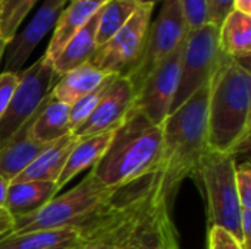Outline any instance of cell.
Instances as JSON below:
<instances>
[{"label": "cell", "mask_w": 251, "mask_h": 249, "mask_svg": "<svg viewBox=\"0 0 251 249\" xmlns=\"http://www.w3.org/2000/svg\"><path fill=\"white\" fill-rule=\"evenodd\" d=\"M207 106L209 85H204L163 122L156 179L160 192L171 204L181 183L196 173L207 150Z\"/></svg>", "instance_id": "obj_1"}, {"label": "cell", "mask_w": 251, "mask_h": 249, "mask_svg": "<svg viewBox=\"0 0 251 249\" xmlns=\"http://www.w3.org/2000/svg\"><path fill=\"white\" fill-rule=\"evenodd\" d=\"M251 73L249 66L228 56L209 84L207 148L232 154L250 144Z\"/></svg>", "instance_id": "obj_2"}, {"label": "cell", "mask_w": 251, "mask_h": 249, "mask_svg": "<svg viewBox=\"0 0 251 249\" xmlns=\"http://www.w3.org/2000/svg\"><path fill=\"white\" fill-rule=\"evenodd\" d=\"M163 123H151L140 110L131 109L125 122L91 172L109 188L121 189L156 173L162 154Z\"/></svg>", "instance_id": "obj_3"}, {"label": "cell", "mask_w": 251, "mask_h": 249, "mask_svg": "<svg viewBox=\"0 0 251 249\" xmlns=\"http://www.w3.org/2000/svg\"><path fill=\"white\" fill-rule=\"evenodd\" d=\"M156 185V173L118 191L113 200L82 226V239L72 249H125L146 213Z\"/></svg>", "instance_id": "obj_4"}, {"label": "cell", "mask_w": 251, "mask_h": 249, "mask_svg": "<svg viewBox=\"0 0 251 249\" xmlns=\"http://www.w3.org/2000/svg\"><path fill=\"white\" fill-rule=\"evenodd\" d=\"M118 191L106 186L90 170L78 185L56 195L38 211L15 217L12 233L82 227L113 200Z\"/></svg>", "instance_id": "obj_5"}, {"label": "cell", "mask_w": 251, "mask_h": 249, "mask_svg": "<svg viewBox=\"0 0 251 249\" xmlns=\"http://www.w3.org/2000/svg\"><path fill=\"white\" fill-rule=\"evenodd\" d=\"M235 156L206 150L197 175L207 198L209 227L221 226L241 241V205L235 186Z\"/></svg>", "instance_id": "obj_6"}, {"label": "cell", "mask_w": 251, "mask_h": 249, "mask_svg": "<svg viewBox=\"0 0 251 249\" xmlns=\"http://www.w3.org/2000/svg\"><path fill=\"white\" fill-rule=\"evenodd\" d=\"M219 45V28L206 23L204 26L188 32L179 68V81L171 113L184 104L194 92L209 85L213 75L225 60Z\"/></svg>", "instance_id": "obj_7"}, {"label": "cell", "mask_w": 251, "mask_h": 249, "mask_svg": "<svg viewBox=\"0 0 251 249\" xmlns=\"http://www.w3.org/2000/svg\"><path fill=\"white\" fill-rule=\"evenodd\" d=\"M188 35L179 0H163L157 18L151 21L144 51L135 66L125 75L137 94L149 73L171 54Z\"/></svg>", "instance_id": "obj_8"}, {"label": "cell", "mask_w": 251, "mask_h": 249, "mask_svg": "<svg viewBox=\"0 0 251 249\" xmlns=\"http://www.w3.org/2000/svg\"><path fill=\"white\" fill-rule=\"evenodd\" d=\"M18 73L19 84L7 110L0 119V148L38 112L44 98L59 79L51 62L44 56Z\"/></svg>", "instance_id": "obj_9"}, {"label": "cell", "mask_w": 251, "mask_h": 249, "mask_svg": "<svg viewBox=\"0 0 251 249\" xmlns=\"http://www.w3.org/2000/svg\"><path fill=\"white\" fill-rule=\"evenodd\" d=\"M153 12V4H141L109 41L96 48L90 63L104 73L125 76L144 51Z\"/></svg>", "instance_id": "obj_10"}, {"label": "cell", "mask_w": 251, "mask_h": 249, "mask_svg": "<svg viewBox=\"0 0 251 249\" xmlns=\"http://www.w3.org/2000/svg\"><path fill=\"white\" fill-rule=\"evenodd\" d=\"M184 43L179 44L149 73L135 94L134 107L154 125H162L171 113L179 81Z\"/></svg>", "instance_id": "obj_11"}, {"label": "cell", "mask_w": 251, "mask_h": 249, "mask_svg": "<svg viewBox=\"0 0 251 249\" xmlns=\"http://www.w3.org/2000/svg\"><path fill=\"white\" fill-rule=\"evenodd\" d=\"M68 0H44L31 21L18 31L7 43L4 50V72L18 73L22 66L40 45L44 37L54 28L56 21L66 6Z\"/></svg>", "instance_id": "obj_12"}, {"label": "cell", "mask_w": 251, "mask_h": 249, "mask_svg": "<svg viewBox=\"0 0 251 249\" xmlns=\"http://www.w3.org/2000/svg\"><path fill=\"white\" fill-rule=\"evenodd\" d=\"M135 91L126 76L116 75L97 104L93 114L72 134L76 138H85L103 132L116 131L134 107Z\"/></svg>", "instance_id": "obj_13"}, {"label": "cell", "mask_w": 251, "mask_h": 249, "mask_svg": "<svg viewBox=\"0 0 251 249\" xmlns=\"http://www.w3.org/2000/svg\"><path fill=\"white\" fill-rule=\"evenodd\" d=\"M125 249H179L171 217V203L160 192L157 179L150 204Z\"/></svg>", "instance_id": "obj_14"}, {"label": "cell", "mask_w": 251, "mask_h": 249, "mask_svg": "<svg viewBox=\"0 0 251 249\" xmlns=\"http://www.w3.org/2000/svg\"><path fill=\"white\" fill-rule=\"evenodd\" d=\"M35 114L0 148V176L10 182L50 145L35 139L31 134V123Z\"/></svg>", "instance_id": "obj_15"}, {"label": "cell", "mask_w": 251, "mask_h": 249, "mask_svg": "<svg viewBox=\"0 0 251 249\" xmlns=\"http://www.w3.org/2000/svg\"><path fill=\"white\" fill-rule=\"evenodd\" d=\"M106 3L100 1H87V0H75L71 1L63 10L60 12L56 25L53 28V35L50 38V43L46 48V53L43 54L49 62L53 63V60L60 54L66 43L90 21L91 16H94Z\"/></svg>", "instance_id": "obj_16"}, {"label": "cell", "mask_w": 251, "mask_h": 249, "mask_svg": "<svg viewBox=\"0 0 251 249\" xmlns=\"http://www.w3.org/2000/svg\"><path fill=\"white\" fill-rule=\"evenodd\" d=\"M78 138L71 132L66 136L51 142L16 179L12 182H56L65 167V163L74 150Z\"/></svg>", "instance_id": "obj_17"}, {"label": "cell", "mask_w": 251, "mask_h": 249, "mask_svg": "<svg viewBox=\"0 0 251 249\" xmlns=\"http://www.w3.org/2000/svg\"><path fill=\"white\" fill-rule=\"evenodd\" d=\"M113 135H115V131L103 132V134H97V135H91L85 138H78V142L71 151L65 163V167L59 179L56 181L57 188L62 189L68 182H71L84 170L87 169L91 170L104 156L106 150L109 148L113 139Z\"/></svg>", "instance_id": "obj_18"}, {"label": "cell", "mask_w": 251, "mask_h": 249, "mask_svg": "<svg viewBox=\"0 0 251 249\" xmlns=\"http://www.w3.org/2000/svg\"><path fill=\"white\" fill-rule=\"evenodd\" d=\"M110 76V73H104L103 70L87 62L59 76L50 91V95L60 103L72 106L79 98L99 88Z\"/></svg>", "instance_id": "obj_19"}, {"label": "cell", "mask_w": 251, "mask_h": 249, "mask_svg": "<svg viewBox=\"0 0 251 249\" xmlns=\"http://www.w3.org/2000/svg\"><path fill=\"white\" fill-rule=\"evenodd\" d=\"M60 189L56 182H10L4 208L15 217L32 214L53 200Z\"/></svg>", "instance_id": "obj_20"}, {"label": "cell", "mask_w": 251, "mask_h": 249, "mask_svg": "<svg viewBox=\"0 0 251 249\" xmlns=\"http://www.w3.org/2000/svg\"><path fill=\"white\" fill-rule=\"evenodd\" d=\"M82 239V227L38 230L28 233H4L0 249H71Z\"/></svg>", "instance_id": "obj_21"}, {"label": "cell", "mask_w": 251, "mask_h": 249, "mask_svg": "<svg viewBox=\"0 0 251 249\" xmlns=\"http://www.w3.org/2000/svg\"><path fill=\"white\" fill-rule=\"evenodd\" d=\"M101 9L90 18V21L66 43L60 54L53 60V69L57 76H62L63 73L90 62L93 53L97 48L96 34L99 26Z\"/></svg>", "instance_id": "obj_22"}, {"label": "cell", "mask_w": 251, "mask_h": 249, "mask_svg": "<svg viewBox=\"0 0 251 249\" xmlns=\"http://www.w3.org/2000/svg\"><path fill=\"white\" fill-rule=\"evenodd\" d=\"M71 106L54 100L50 92L40 106L35 117L31 123V134L35 139L51 144L68 134H71V120H69Z\"/></svg>", "instance_id": "obj_23"}, {"label": "cell", "mask_w": 251, "mask_h": 249, "mask_svg": "<svg viewBox=\"0 0 251 249\" xmlns=\"http://www.w3.org/2000/svg\"><path fill=\"white\" fill-rule=\"evenodd\" d=\"M219 45L225 56L240 63L251 54V16L232 10L219 26ZM244 65V63H243Z\"/></svg>", "instance_id": "obj_24"}, {"label": "cell", "mask_w": 251, "mask_h": 249, "mask_svg": "<svg viewBox=\"0 0 251 249\" xmlns=\"http://www.w3.org/2000/svg\"><path fill=\"white\" fill-rule=\"evenodd\" d=\"M141 4L132 0H109L100 12L96 41L97 47L109 41L137 12Z\"/></svg>", "instance_id": "obj_25"}, {"label": "cell", "mask_w": 251, "mask_h": 249, "mask_svg": "<svg viewBox=\"0 0 251 249\" xmlns=\"http://www.w3.org/2000/svg\"><path fill=\"white\" fill-rule=\"evenodd\" d=\"M40 0H0V38L9 43Z\"/></svg>", "instance_id": "obj_26"}, {"label": "cell", "mask_w": 251, "mask_h": 249, "mask_svg": "<svg viewBox=\"0 0 251 249\" xmlns=\"http://www.w3.org/2000/svg\"><path fill=\"white\" fill-rule=\"evenodd\" d=\"M116 75H112L109 79H106L99 88H96L93 92L87 94L85 97L79 98L76 103H74L71 106V112H69V120H71V131H76L82 123H85V120L93 114V112L96 110L97 104L100 103L101 97L104 95L106 90L109 88L110 82L113 81Z\"/></svg>", "instance_id": "obj_27"}, {"label": "cell", "mask_w": 251, "mask_h": 249, "mask_svg": "<svg viewBox=\"0 0 251 249\" xmlns=\"http://www.w3.org/2000/svg\"><path fill=\"white\" fill-rule=\"evenodd\" d=\"M188 32L209 23L207 0H179Z\"/></svg>", "instance_id": "obj_28"}, {"label": "cell", "mask_w": 251, "mask_h": 249, "mask_svg": "<svg viewBox=\"0 0 251 249\" xmlns=\"http://www.w3.org/2000/svg\"><path fill=\"white\" fill-rule=\"evenodd\" d=\"M235 186L241 208H251V166L241 163L235 166Z\"/></svg>", "instance_id": "obj_29"}, {"label": "cell", "mask_w": 251, "mask_h": 249, "mask_svg": "<svg viewBox=\"0 0 251 249\" xmlns=\"http://www.w3.org/2000/svg\"><path fill=\"white\" fill-rule=\"evenodd\" d=\"M209 249H246L240 239L221 226L209 227Z\"/></svg>", "instance_id": "obj_30"}, {"label": "cell", "mask_w": 251, "mask_h": 249, "mask_svg": "<svg viewBox=\"0 0 251 249\" xmlns=\"http://www.w3.org/2000/svg\"><path fill=\"white\" fill-rule=\"evenodd\" d=\"M18 84H19V73H13V72L0 73V119L7 110Z\"/></svg>", "instance_id": "obj_31"}, {"label": "cell", "mask_w": 251, "mask_h": 249, "mask_svg": "<svg viewBox=\"0 0 251 249\" xmlns=\"http://www.w3.org/2000/svg\"><path fill=\"white\" fill-rule=\"evenodd\" d=\"M232 10H234V0H207L209 23L218 28Z\"/></svg>", "instance_id": "obj_32"}, {"label": "cell", "mask_w": 251, "mask_h": 249, "mask_svg": "<svg viewBox=\"0 0 251 249\" xmlns=\"http://www.w3.org/2000/svg\"><path fill=\"white\" fill-rule=\"evenodd\" d=\"M241 241L244 248H251V208H241Z\"/></svg>", "instance_id": "obj_33"}, {"label": "cell", "mask_w": 251, "mask_h": 249, "mask_svg": "<svg viewBox=\"0 0 251 249\" xmlns=\"http://www.w3.org/2000/svg\"><path fill=\"white\" fill-rule=\"evenodd\" d=\"M13 226H15L13 216L4 207H1L0 208V236L4 235V233L12 232L13 230Z\"/></svg>", "instance_id": "obj_34"}, {"label": "cell", "mask_w": 251, "mask_h": 249, "mask_svg": "<svg viewBox=\"0 0 251 249\" xmlns=\"http://www.w3.org/2000/svg\"><path fill=\"white\" fill-rule=\"evenodd\" d=\"M234 10L251 16V0H234Z\"/></svg>", "instance_id": "obj_35"}, {"label": "cell", "mask_w": 251, "mask_h": 249, "mask_svg": "<svg viewBox=\"0 0 251 249\" xmlns=\"http://www.w3.org/2000/svg\"><path fill=\"white\" fill-rule=\"evenodd\" d=\"M9 185H10V181H7V179L0 176V208L4 207V204H6V197H7Z\"/></svg>", "instance_id": "obj_36"}, {"label": "cell", "mask_w": 251, "mask_h": 249, "mask_svg": "<svg viewBox=\"0 0 251 249\" xmlns=\"http://www.w3.org/2000/svg\"><path fill=\"white\" fill-rule=\"evenodd\" d=\"M132 1H135L138 4H153V6H156L157 3H162L163 0H132Z\"/></svg>", "instance_id": "obj_37"}, {"label": "cell", "mask_w": 251, "mask_h": 249, "mask_svg": "<svg viewBox=\"0 0 251 249\" xmlns=\"http://www.w3.org/2000/svg\"><path fill=\"white\" fill-rule=\"evenodd\" d=\"M6 45H7V43H6L4 40H1V38H0V63H1V60H3V56H4Z\"/></svg>", "instance_id": "obj_38"}, {"label": "cell", "mask_w": 251, "mask_h": 249, "mask_svg": "<svg viewBox=\"0 0 251 249\" xmlns=\"http://www.w3.org/2000/svg\"><path fill=\"white\" fill-rule=\"evenodd\" d=\"M71 1H75V0H71ZM87 1H100V3H107L109 0H87Z\"/></svg>", "instance_id": "obj_39"}]
</instances>
